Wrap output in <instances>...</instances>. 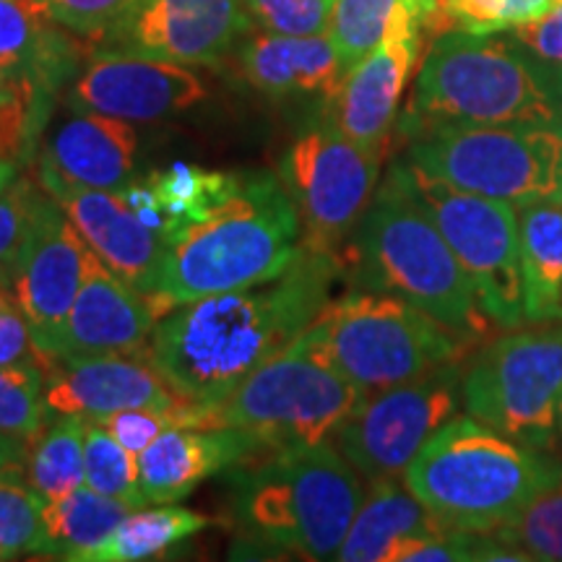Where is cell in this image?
<instances>
[{"label": "cell", "mask_w": 562, "mask_h": 562, "mask_svg": "<svg viewBox=\"0 0 562 562\" xmlns=\"http://www.w3.org/2000/svg\"><path fill=\"white\" fill-rule=\"evenodd\" d=\"M463 406V360L364 396L336 430V448L364 482L404 476L427 440Z\"/></svg>", "instance_id": "13"}, {"label": "cell", "mask_w": 562, "mask_h": 562, "mask_svg": "<svg viewBox=\"0 0 562 562\" xmlns=\"http://www.w3.org/2000/svg\"><path fill=\"white\" fill-rule=\"evenodd\" d=\"M5 364H42L45 368L16 294L9 284L0 281V368Z\"/></svg>", "instance_id": "39"}, {"label": "cell", "mask_w": 562, "mask_h": 562, "mask_svg": "<svg viewBox=\"0 0 562 562\" xmlns=\"http://www.w3.org/2000/svg\"><path fill=\"white\" fill-rule=\"evenodd\" d=\"M302 339L364 396L414 381L438 364L467 360L474 351L412 302L360 286L328 300Z\"/></svg>", "instance_id": "7"}, {"label": "cell", "mask_w": 562, "mask_h": 562, "mask_svg": "<svg viewBox=\"0 0 562 562\" xmlns=\"http://www.w3.org/2000/svg\"><path fill=\"white\" fill-rule=\"evenodd\" d=\"M83 476L87 487L100 495L144 508V495L138 487V459L123 442L104 430L97 419H87L83 435Z\"/></svg>", "instance_id": "30"}, {"label": "cell", "mask_w": 562, "mask_h": 562, "mask_svg": "<svg viewBox=\"0 0 562 562\" xmlns=\"http://www.w3.org/2000/svg\"><path fill=\"white\" fill-rule=\"evenodd\" d=\"M45 199V188H37L26 178H16L0 193V281L3 284H13L21 252L30 243Z\"/></svg>", "instance_id": "35"}, {"label": "cell", "mask_w": 562, "mask_h": 562, "mask_svg": "<svg viewBox=\"0 0 562 562\" xmlns=\"http://www.w3.org/2000/svg\"><path fill=\"white\" fill-rule=\"evenodd\" d=\"M438 30V0H404L393 13L389 32L360 63L344 76L341 87L328 100L326 121L344 136L389 151L398 104L422 53L425 32Z\"/></svg>", "instance_id": "14"}, {"label": "cell", "mask_w": 562, "mask_h": 562, "mask_svg": "<svg viewBox=\"0 0 562 562\" xmlns=\"http://www.w3.org/2000/svg\"><path fill=\"white\" fill-rule=\"evenodd\" d=\"M26 453H30L26 442L0 432V476H19V480H24Z\"/></svg>", "instance_id": "41"}, {"label": "cell", "mask_w": 562, "mask_h": 562, "mask_svg": "<svg viewBox=\"0 0 562 562\" xmlns=\"http://www.w3.org/2000/svg\"><path fill=\"white\" fill-rule=\"evenodd\" d=\"M560 476L558 456L456 414L409 463L404 482L446 526L492 533Z\"/></svg>", "instance_id": "5"}, {"label": "cell", "mask_w": 562, "mask_h": 562, "mask_svg": "<svg viewBox=\"0 0 562 562\" xmlns=\"http://www.w3.org/2000/svg\"><path fill=\"white\" fill-rule=\"evenodd\" d=\"M13 180H16V170H13L11 165H5V161L0 159V193H3Z\"/></svg>", "instance_id": "43"}, {"label": "cell", "mask_w": 562, "mask_h": 562, "mask_svg": "<svg viewBox=\"0 0 562 562\" xmlns=\"http://www.w3.org/2000/svg\"><path fill=\"white\" fill-rule=\"evenodd\" d=\"M383 157L328 121L292 140L281 159V182L297 209L305 248L347 258L351 237L378 191Z\"/></svg>", "instance_id": "11"}, {"label": "cell", "mask_w": 562, "mask_h": 562, "mask_svg": "<svg viewBox=\"0 0 562 562\" xmlns=\"http://www.w3.org/2000/svg\"><path fill=\"white\" fill-rule=\"evenodd\" d=\"M558 438L562 440V402H560V409H558Z\"/></svg>", "instance_id": "44"}, {"label": "cell", "mask_w": 562, "mask_h": 562, "mask_svg": "<svg viewBox=\"0 0 562 562\" xmlns=\"http://www.w3.org/2000/svg\"><path fill=\"white\" fill-rule=\"evenodd\" d=\"M562 402V321L492 336L463 364V409L524 446L550 451Z\"/></svg>", "instance_id": "10"}, {"label": "cell", "mask_w": 562, "mask_h": 562, "mask_svg": "<svg viewBox=\"0 0 562 562\" xmlns=\"http://www.w3.org/2000/svg\"><path fill=\"white\" fill-rule=\"evenodd\" d=\"M37 182L58 201L89 250L112 273L149 297L157 292L170 243L161 232L140 222L121 193L74 186L50 172H37Z\"/></svg>", "instance_id": "19"}, {"label": "cell", "mask_w": 562, "mask_h": 562, "mask_svg": "<svg viewBox=\"0 0 562 562\" xmlns=\"http://www.w3.org/2000/svg\"><path fill=\"white\" fill-rule=\"evenodd\" d=\"M232 472L243 529L305 560H336L368 495L334 440L269 448Z\"/></svg>", "instance_id": "4"}, {"label": "cell", "mask_w": 562, "mask_h": 562, "mask_svg": "<svg viewBox=\"0 0 562 562\" xmlns=\"http://www.w3.org/2000/svg\"><path fill=\"white\" fill-rule=\"evenodd\" d=\"M406 161L448 186L516 209L562 201L560 125H446L414 136Z\"/></svg>", "instance_id": "8"}, {"label": "cell", "mask_w": 562, "mask_h": 562, "mask_svg": "<svg viewBox=\"0 0 562 562\" xmlns=\"http://www.w3.org/2000/svg\"><path fill=\"white\" fill-rule=\"evenodd\" d=\"M402 161L412 191L469 273L495 328H521L526 315L518 258V209L487 195L461 191L422 172L406 159Z\"/></svg>", "instance_id": "12"}, {"label": "cell", "mask_w": 562, "mask_h": 562, "mask_svg": "<svg viewBox=\"0 0 562 562\" xmlns=\"http://www.w3.org/2000/svg\"><path fill=\"white\" fill-rule=\"evenodd\" d=\"M0 560H9V558H5V550H3V547H0Z\"/></svg>", "instance_id": "45"}, {"label": "cell", "mask_w": 562, "mask_h": 562, "mask_svg": "<svg viewBox=\"0 0 562 562\" xmlns=\"http://www.w3.org/2000/svg\"><path fill=\"white\" fill-rule=\"evenodd\" d=\"M79 66V45L40 0H0V91L42 83L58 91Z\"/></svg>", "instance_id": "24"}, {"label": "cell", "mask_w": 562, "mask_h": 562, "mask_svg": "<svg viewBox=\"0 0 562 562\" xmlns=\"http://www.w3.org/2000/svg\"><path fill=\"white\" fill-rule=\"evenodd\" d=\"M248 26L245 0H138L91 42L100 53L220 66Z\"/></svg>", "instance_id": "15"}, {"label": "cell", "mask_w": 562, "mask_h": 562, "mask_svg": "<svg viewBox=\"0 0 562 562\" xmlns=\"http://www.w3.org/2000/svg\"><path fill=\"white\" fill-rule=\"evenodd\" d=\"M505 34H510L537 60L547 63V66H562V5L544 13L542 19Z\"/></svg>", "instance_id": "40"}, {"label": "cell", "mask_w": 562, "mask_h": 562, "mask_svg": "<svg viewBox=\"0 0 562 562\" xmlns=\"http://www.w3.org/2000/svg\"><path fill=\"white\" fill-rule=\"evenodd\" d=\"M206 97V83L180 63L94 50L68 87L66 104L128 123H151L180 115Z\"/></svg>", "instance_id": "17"}, {"label": "cell", "mask_w": 562, "mask_h": 562, "mask_svg": "<svg viewBox=\"0 0 562 562\" xmlns=\"http://www.w3.org/2000/svg\"><path fill=\"white\" fill-rule=\"evenodd\" d=\"M89 258L91 250L79 229L47 193L11 284L45 368L58 360L63 328L87 277Z\"/></svg>", "instance_id": "16"}, {"label": "cell", "mask_w": 562, "mask_h": 562, "mask_svg": "<svg viewBox=\"0 0 562 562\" xmlns=\"http://www.w3.org/2000/svg\"><path fill=\"white\" fill-rule=\"evenodd\" d=\"M364 393L297 336L224 402L203 409L201 427H235L269 448L334 440Z\"/></svg>", "instance_id": "9"}, {"label": "cell", "mask_w": 562, "mask_h": 562, "mask_svg": "<svg viewBox=\"0 0 562 562\" xmlns=\"http://www.w3.org/2000/svg\"><path fill=\"white\" fill-rule=\"evenodd\" d=\"M263 451L269 446L261 438L235 427H170L136 456L140 495L154 505L178 503Z\"/></svg>", "instance_id": "21"}, {"label": "cell", "mask_w": 562, "mask_h": 562, "mask_svg": "<svg viewBox=\"0 0 562 562\" xmlns=\"http://www.w3.org/2000/svg\"><path fill=\"white\" fill-rule=\"evenodd\" d=\"M558 123L550 76L503 34L440 32L427 47L402 117L406 138L446 125Z\"/></svg>", "instance_id": "6"}, {"label": "cell", "mask_w": 562, "mask_h": 562, "mask_svg": "<svg viewBox=\"0 0 562 562\" xmlns=\"http://www.w3.org/2000/svg\"><path fill=\"white\" fill-rule=\"evenodd\" d=\"M136 151L138 133L128 121L74 110L42 144L37 172L97 191H121L133 180Z\"/></svg>", "instance_id": "22"}, {"label": "cell", "mask_w": 562, "mask_h": 562, "mask_svg": "<svg viewBox=\"0 0 562 562\" xmlns=\"http://www.w3.org/2000/svg\"><path fill=\"white\" fill-rule=\"evenodd\" d=\"M492 533L521 550L531 562H562V476L529 508Z\"/></svg>", "instance_id": "34"}, {"label": "cell", "mask_w": 562, "mask_h": 562, "mask_svg": "<svg viewBox=\"0 0 562 562\" xmlns=\"http://www.w3.org/2000/svg\"><path fill=\"white\" fill-rule=\"evenodd\" d=\"M159 318L161 311L149 294L112 273L91 252L87 277L63 328L58 360L68 355H123L146 349Z\"/></svg>", "instance_id": "20"}, {"label": "cell", "mask_w": 562, "mask_h": 562, "mask_svg": "<svg viewBox=\"0 0 562 562\" xmlns=\"http://www.w3.org/2000/svg\"><path fill=\"white\" fill-rule=\"evenodd\" d=\"M562 5V0H438V30L505 34L531 24Z\"/></svg>", "instance_id": "32"}, {"label": "cell", "mask_w": 562, "mask_h": 562, "mask_svg": "<svg viewBox=\"0 0 562 562\" xmlns=\"http://www.w3.org/2000/svg\"><path fill=\"white\" fill-rule=\"evenodd\" d=\"M341 263L302 245L277 279L172 307L149 339L151 362L186 402L211 409L305 334L328 305Z\"/></svg>", "instance_id": "1"}, {"label": "cell", "mask_w": 562, "mask_h": 562, "mask_svg": "<svg viewBox=\"0 0 562 562\" xmlns=\"http://www.w3.org/2000/svg\"><path fill=\"white\" fill-rule=\"evenodd\" d=\"M336 0H245L252 26L266 34H326Z\"/></svg>", "instance_id": "37"}, {"label": "cell", "mask_w": 562, "mask_h": 562, "mask_svg": "<svg viewBox=\"0 0 562 562\" xmlns=\"http://www.w3.org/2000/svg\"><path fill=\"white\" fill-rule=\"evenodd\" d=\"M136 510L117 497L100 495L87 484L42 508L40 554L58 560L87 562L89 554L115 531V526Z\"/></svg>", "instance_id": "27"}, {"label": "cell", "mask_w": 562, "mask_h": 562, "mask_svg": "<svg viewBox=\"0 0 562 562\" xmlns=\"http://www.w3.org/2000/svg\"><path fill=\"white\" fill-rule=\"evenodd\" d=\"M209 524L211 518L172 503L149 510L136 508L89 554L87 562H144L161 558Z\"/></svg>", "instance_id": "28"}, {"label": "cell", "mask_w": 562, "mask_h": 562, "mask_svg": "<svg viewBox=\"0 0 562 562\" xmlns=\"http://www.w3.org/2000/svg\"><path fill=\"white\" fill-rule=\"evenodd\" d=\"M526 323L562 321V201L518 209Z\"/></svg>", "instance_id": "26"}, {"label": "cell", "mask_w": 562, "mask_h": 562, "mask_svg": "<svg viewBox=\"0 0 562 562\" xmlns=\"http://www.w3.org/2000/svg\"><path fill=\"white\" fill-rule=\"evenodd\" d=\"M404 0H336L328 37L344 70L360 63L389 32L393 13Z\"/></svg>", "instance_id": "33"}, {"label": "cell", "mask_w": 562, "mask_h": 562, "mask_svg": "<svg viewBox=\"0 0 562 562\" xmlns=\"http://www.w3.org/2000/svg\"><path fill=\"white\" fill-rule=\"evenodd\" d=\"M347 258L360 290L412 302L472 347L495 334L472 279L412 191L404 161H393L389 178L378 186Z\"/></svg>", "instance_id": "2"}, {"label": "cell", "mask_w": 562, "mask_h": 562, "mask_svg": "<svg viewBox=\"0 0 562 562\" xmlns=\"http://www.w3.org/2000/svg\"><path fill=\"white\" fill-rule=\"evenodd\" d=\"M55 24L76 37L97 40L125 16L138 0H40Z\"/></svg>", "instance_id": "38"}, {"label": "cell", "mask_w": 562, "mask_h": 562, "mask_svg": "<svg viewBox=\"0 0 562 562\" xmlns=\"http://www.w3.org/2000/svg\"><path fill=\"white\" fill-rule=\"evenodd\" d=\"M53 412L45 402L42 364H5L0 368V432L32 446L50 425Z\"/></svg>", "instance_id": "31"}, {"label": "cell", "mask_w": 562, "mask_h": 562, "mask_svg": "<svg viewBox=\"0 0 562 562\" xmlns=\"http://www.w3.org/2000/svg\"><path fill=\"white\" fill-rule=\"evenodd\" d=\"M300 250V216L284 182L245 170L220 209L172 237L151 300L165 315L211 294L248 290L284 273Z\"/></svg>", "instance_id": "3"}, {"label": "cell", "mask_w": 562, "mask_h": 562, "mask_svg": "<svg viewBox=\"0 0 562 562\" xmlns=\"http://www.w3.org/2000/svg\"><path fill=\"white\" fill-rule=\"evenodd\" d=\"M442 529L448 526L406 487L404 476L375 480L370 482L368 495L336 560L393 562V554L404 542Z\"/></svg>", "instance_id": "25"}, {"label": "cell", "mask_w": 562, "mask_h": 562, "mask_svg": "<svg viewBox=\"0 0 562 562\" xmlns=\"http://www.w3.org/2000/svg\"><path fill=\"white\" fill-rule=\"evenodd\" d=\"M83 435H87V417L55 414V419L30 446L24 480L42 501H58L87 484Z\"/></svg>", "instance_id": "29"}, {"label": "cell", "mask_w": 562, "mask_h": 562, "mask_svg": "<svg viewBox=\"0 0 562 562\" xmlns=\"http://www.w3.org/2000/svg\"><path fill=\"white\" fill-rule=\"evenodd\" d=\"M45 402L55 414L108 417L123 409H178L191 404L151 362L149 347L123 355H68L45 368Z\"/></svg>", "instance_id": "18"}, {"label": "cell", "mask_w": 562, "mask_h": 562, "mask_svg": "<svg viewBox=\"0 0 562 562\" xmlns=\"http://www.w3.org/2000/svg\"><path fill=\"white\" fill-rule=\"evenodd\" d=\"M45 501L19 476H0V547L5 558L40 554Z\"/></svg>", "instance_id": "36"}, {"label": "cell", "mask_w": 562, "mask_h": 562, "mask_svg": "<svg viewBox=\"0 0 562 562\" xmlns=\"http://www.w3.org/2000/svg\"><path fill=\"white\" fill-rule=\"evenodd\" d=\"M547 76H550V87H552V94H554V108H558V123L562 128V66H547Z\"/></svg>", "instance_id": "42"}, {"label": "cell", "mask_w": 562, "mask_h": 562, "mask_svg": "<svg viewBox=\"0 0 562 562\" xmlns=\"http://www.w3.org/2000/svg\"><path fill=\"white\" fill-rule=\"evenodd\" d=\"M237 63L243 79L271 100L321 97L328 102L347 76L328 34L290 37L261 32L240 47Z\"/></svg>", "instance_id": "23"}]
</instances>
